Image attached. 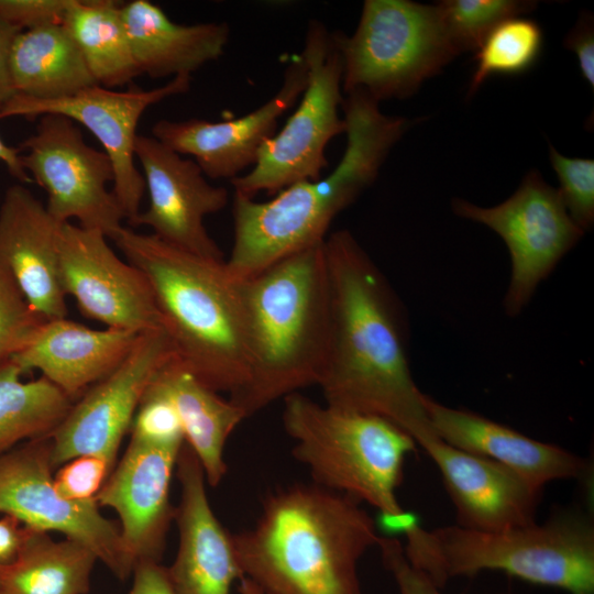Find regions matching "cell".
<instances>
[{"mask_svg":"<svg viewBox=\"0 0 594 594\" xmlns=\"http://www.w3.org/2000/svg\"><path fill=\"white\" fill-rule=\"evenodd\" d=\"M331 324L318 386L324 404L383 417L421 447L438 438L409 365L402 304L351 232L324 240Z\"/></svg>","mask_w":594,"mask_h":594,"instance_id":"cell-1","label":"cell"},{"mask_svg":"<svg viewBox=\"0 0 594 594\" xmlns=\"http://www.w3.org/2000/svg\"><path fill=\"white\" fill-rule=\"evenodd\" d=\"M381 536L361 503L315 483L270 494L232 535L243 576L265 594H362L359 562Z\"/></svg>","mask_w":594,"mask_h":594,"instance_id":"cell-2","label":"cell"},{"mask_svg":"<svg viewBox=\"0 0 594 594\" xmlns=\"http://www.w3.org/2000/svg\"><path fill=\"white\" fill-rule=\"evenodd\" d=\"M341 108L348 142L333 172L292 184L265 202L234 193L233 245L226 264L235 279L323 243L333 219L374 183L411 125L406 118L384 114L376 100L360 91L345 95Z\"/></svg>","mask_w":594,"mask_h":594,"instance_id":"cell-3","label":"cell"},{"mask_svg":"<svg viewBox=\"0 0 594 594\" xmlns=\"http://www.w3.org/2000/svg\"><path fill=\"white\" fill-rule=\"evenodd\" d=\"M147 278L177 363L201 384L235 398L249 376L240 280L224 260L122 227L111 239Z\"/></svg>","mask_w":594,"mask_h":594,"instance_id":"cell-4","label":"cell"},{"mask_svg":"<svg viewBox=\"0 0 594 594\" xmlns=\"http://www.w3.org/2000/svg\"><path fill=\"white\" fill-rule=\"evenodd\" d=\"M240 292L249 376L230 400L248 418L320 381L331 324L324 242L240 280Z\"/></svg>","mask_w":594,"mask_h":594,"instance_id":"cell-5","label":"cell"},{"mask_svg":"<svg viewBox=\"0 0 594 594\" xmlns=\"http://www.w3.org/2000/svg\"><path fill=\"white\" fill-rule=\"evenodd\" d=\"M408 562L439 588L455 576L501 571L569 594H594V526L574 512L502 531L455 526L404 530Z\"/></svg>","mask_w":594,"mask_h":594,"instance_id":"cell-6","label":"cell"},{"mask_svg":"<svg viewBox=\"0 0 594 594\" xmlns=\"http://www.w3.org/2000/svg\"><path fill=\"white\" fill-rule=\"evenodd\" d=\"M283 425L294 458L307 466L312 483L367 503L389 527L404 530L414 521L397 488L417 443L400 427L376 415L318 404L299 392L284 398Z\"/></svg>","mask_w":594,"mask_h":594,"instance_id":"cell-7","label":"cell"},{"mask_svg":"<svg viewBox=\"0 0 594 594\" xmlns=\"http://www.w3.org/2000/svg\"><path fill=\"white\" fill-rule=\"evenodd\" d=\"M342 58V91L377 102L406 98L457 55L437 4L366 0L351 36L333 32Z\"/></svg>","mask_w":594,"mask_h":594,"instance_id":"cell-8","label":"cell"},{"mask_svg":"<svg viewBox=\"0 0 594 594\" xmlns=\"http://www.w3.org/2000/svg\"><path fill=\"white\" fill-rule=\"evenodd\" d=\"M308 70L301 99L278 133L261 147L253 168L230 180L234 193L254 198L275 195L287 186L317 180L328 167V143L345 133L342 106V58L333 32L317 20L308 23L300 53Z\"/></svg>","mask_w":594,"mask_h":594,"instance_id":"cell-9","label":"cell"},{"mask_svg":"<svg viewBox=\"0 0 594 594\" xmlns=\"http://www.w3.org/2000/svg\"><path fill=\"white\" fill-rule=\"evenodd\" d=\"M452 209L504 240L510 256V277L503 305L509 317L524 310L539 284L584 234L570 217L559 190L547 184L538 170L529 172L517 190L497 206L481 207L455 198Z\"/></svg>","mask_w":594,"mask_h":594,"instance_id":"cell-10","label":"cell"},{"mask_svg":"<svg viewBox=\"0 0 594 594\" xmlns=\"http://www.w3.org/2000/svg\"><path fill=\"white\" fill-rule=\"evenodd\" d=\"M25 172L45 190L46 209L59 223L78 226L108 239L123 227L124 213L108 184L114 179L110 158L86 143L73 120L40 117L35 132L20 144Z\"/></svg>","mask_w":594,"mask_h":594,"instance_id":"cell-11","label":"cell"},{"mask_svg":"<svg viewBox=\"0 0 594 594\" xmlns=\"http://www.w3.org/2000/svg\"><path fill=\"white\" fill-rule=\"evenodd\" d=\"M51 435L28 440L0 455V513L29 528L55 531L89 548L119 580L132 575L119 526L97 502L75 503L57 493Z\"/></svg>","mask_w":594,"mask_h":594,"instance_id":"cell-12","label":"cell"},{"mask_svg":"<svg viewBox=\"0 0 594 594\" xmlns=\"http://www.w3.org/2000/svg\"><path fill=\"white\" fill-rule=\"evenodd\" d=\"M190 84V75H179L150 90L114 91L94 85L75 95L51 100L13 96L1 107L0 118L22 116L34 119L59 114L89 130L111 161L112 193L130 221L140 212L145 193V182L136 168L134 154L139 121L148 107L187 92Z\"/></svg>","mask_w":594,"mask_h":594,"instance_id":"cell-13","label":"cell"},{"mask_svg":"<svg viewBox=\"0 0 594 594\" xmlns=\"http://www.w3.org/2000/svg\"><path fill=\"white\" fill-rule=\"evenodd\" d=\"M175 359L165 331L140 334L123 363L73 404L51 433L53 469L79 455L102 458L113 469L144 393Z\"/></svg>","mask_w":594,"mask_h":594,"instance_id":"cell-14","label":"cell"},{"mask_svg":"<svg viewBox=\"0 0 594 594\" xmlns=\"http://www.w3.org/2000/svg\"><path fill=\"white\" fill-rule=\"evenodd\" d=\"M107 239L70 221L62 223L58 252L65 295L75 298L84 316L107 328L139 334L164 331L147 278L122 261Z\"/></svg>","mask_w":594,"mask_h":594,"instance_id":"cell-15","label":"cell"},{"mask_svg":"<svg viewBox=\"0 0 594 594\" xmlns=\"http://www.w3.org/2000/svg\"><path fill=\"white\" fill-rule=\"evenodd\" d=\"M134 154L143 169L148 207L129 224L146 226L155 237L178 249L224 260L204 219L228 205V189L211 185L194 160L184 158L152 135L138 134Z\"/></svg>","mask_w":594,"mask_h":594,"instance_id":"cell-16","label":"cell"},{"mask_svg":"<svg viewBox=\"0 0 594 594\" xmlns=\"http://www.w3.org/2000/svg\"><path fill=\"white\" fill-rule=\"evenodd\" d=\"M183 446L130 439L96 496L99 507L117 513L123 550L133 570L143 561H161L175 518L169 488Z\"/></svg>","mask_w":594,"mask_h":594,"instance_id":"cell-17","label":"cell"},{"mask_svg":"<svg viewBox=\"0 0 594 594\" xmlns=\"http://www.w3.org/2000/svg\"><path fill=\"white\" fill-rule=\"evenodd\" d=\"M307 81V66L299 54L287 65L278 91L250 113L218 122L162 119L153 125L152 136L180 155H191L205 176L232 180L255 164L261 147L275 134L278 119L301 97Z\"/></svg>","mask_w":594,"mask_h":594,"instance_id":"cell-18","label":"cell"},{"mask_svg":"<svg viewBox=\"0 0 594 594\" xmlns=\"http://www.w3.org/2000/svg\"><path fill=\"white\" fill-rule=\"evenodd\" d=\"M180 498L175 508L178 548L166 566L174 594H231L243 578L232 535L215 515L206 491L204 470L184 443L176 465Z\"/></svg>","mask_w":594,"mask_h":594,"instance_id":"cell-19","label":"cell"},{"mask_svg":"<svg viewBox=\"0 0 594 594\" xmlns=\"http://www.w3.org/2000/svg\"><path fill=\"white\" fill-rule=\"evenodd\" d=\"M422 448L438 468L457 513V525L502 531L536 522L541 490L504 465L460 450L440 438Z\"/></svg>","mask_w":594,"mask_h":594,"instance_id":"cell-20","label":"cell"},{"mask_svg":"<svg viewBox=\"0 0 594 594\" xmlns=\"http://www.w3.org/2000/svg\"><path fill=\"white\" fill-rule=\"evenodd\" d=\"M57 222L28 188L9 187L0 205V264L45 320L66 318Z\"/></svg>","mask_w":594,"mask_h":594,"instance_id":"cell-21","label":"cell"},{"mask_svg":"<svg viewBox=\"0 0 594 594\" xmlns=\"http://www.w3.org/2000/svg\"><path fill=\"white\" fill-rule=\"evenodd\" d=\"M436 435L460 450L495 461L531 486L558 480H584L588 462L556 444L541 442L475 413L440 404L426 395Z\"/></svg>","mask_w":594,"mask_h":594,"instance_id":"cell-22","label":"cell"},{"mask_svg":"<svg viewBox=\"0 0 594 594\" xmlns=\"http://www.w3.org/2000/svg\"><path fill=\"white\" fill-rule=\"evenodd\" d=\"M139 337L121 329H91L67 318L45 320L11 362L23 374L41 371L74 402L114 372Z\"/></svg>","mask_w":594,"mask_h":594,"instance_id":"cell-23","label":"cell"},{"mask_svg":"<svg viewBox=\"0 0 594 594\" xmlns=\"http://www.w3.org/2000/svg\"><path fill=\"white\" fill-rule=\"evenodd\" d=\"M121 15L138 68L151 78L191 76L218 59L230 37L226 22L178 24L147 0L121 4Z\"/></svg>","mask_w":594,"mask_h":594,"instance_id":"cell-24","label":"cell"},{"mask_svg":"<svg viewBox=\"0 0 594 594\" xmlns=\"http://www.w3.org/2000/svg\"><path fill=\"white\" fill-rule=\"evenodd\" d=\"M152 384L175 406L185 442L198 459L206 482L212 487L218 486L227 473V441L246 419L244 413L230 399L201 384L176 359L156 375Z\"/></svg>","mask_w":594,"mask_h":594,"instance_id":"cell-25","label":"cell"},{"mask_svg":"<svg viewBox=\"0 0 594 594\" xmlns=\"http://www.w3.org/2000/svg\"><path fill=\"white\" fill-rule=\"evenodd\" d=\"M14 96L36 100L68 97L97 85L62 23L22 30L10 53Z\"/></svg>","mask_w":594,"mask_h":594,"instance_id":"cell-26","label":"cell"},{"mask_svg":"<svg viewBox=\"0 0 594 594\" xmlns=\"http://www.w3.org/2000/svg\"><path fill=\"white\" fill-rule=\"evenodd\" d=\"M30 528L14 561L0 565V594H87L96 554L86 546Z\"/></svg>","mask_w":594,"mask_h":594,"instance_id":"cell-27","label":"cell"},{"mask_svg":"<svg viewBox=\"0 0 594 594\" xmlns=\"http://www.w3.org/2000/svg\"><path fill=\"white\" fill-rule=\"evenodd\" d=\"M62 24L79 48L97 85L111 89L141 75L119 2L72 0Z\"/></svg>","mask_w":594,"mask_h":594,"instance_id":"cell-28","label":"cell"},{"mask_svg":"<svg viewBox=\"0 0 594 594\" xmlns=\"http://www.w3.org/2000/svg\"><path fill=\"white\" fill-rule=\"evenodd\" d=\"M22 375L11 361L0 369V455L24 440L50 436L74 404L45 377L23 382Z\"/></svg>","mask_w":594,"mask_h":594,"instance_id":"cell-29","label":"cell"},{"mask_svg":"<svg viewBox=\"0 0 594 594\" xmlns=\"http://www.w3.org/2000/svg\"><path fill=\"white\" fill-rule=\"evenodd\" d=\"M543 44L539 24L516 16L495 26L476 50V68L469 95L493 75H517L527 72L538 59Z\"/></svg>","mask_w":594,"mask_h":594,"instance_id":"cell-30","label":"cell"},{"mask_svg":"<svg viewBox=\"0 0 594 594\" xmlns=\"http://www.w3.org/2000/svg\"><path fill=\"white\" fill-rule=\"evenodd\" d=\"M535 1L444 0L437 3L444 28L459 54L477 50L485 36L505 20L536 8Z\"/></svg>","mask_w":594,"mask_h":594,"instance_id":"cell-31","label":"cell"},{"mask_svg":"<svg viewBox=\"0 0 594 594\" xmlns=\"http://www.w3.org/2000/svg\"><path fill=\"white\" fill-rule=\"evenodd\" d=\"M44 321L0 264V369L29 344Z\"/></svg>","mask_w":594,"mask_h":594,"instance_id":"cell-32","label":"cell"},{"mask_svg":"<svg viewBox=\"0 0 594 594\" xmlns=\"http://www.w3.org/2000/svg\"><path fill=\"white\" fill-rule=\"evenodd\" d=\"M549 148L562 201L572 220L585 232L594 222V161L566 157L552 145Z\"/></svg>","mask_w":594,"mask_h":594,"instance_id":"cell-33","label":"cell"},{"mask_svg":"<svg viewBox=\"0 0 594 594\" xmlns=\"http://www.w3.org/2000/svg\"><path fill=\"white\" fill-rule=\"evenodd\" d=\"M131 439L160 446H183L184 430L170 399L152 383L144 393L131 427Z\"/></svg>","mask_w":594,"mask_h":594,"instance_id":"cell-34","label":"cell"},{"mask_svg":"<svg viewBox=\"0 0 594 594\" xmlns=\"http://www.w3.org/2000/svg\"><path fill=\"white\" fill-rule=\"evenodd\" d=\"M112 470L102 458L79 455L58 466L53 475L54 485L59 496L69 502H96Z\"/></svg>","mask_w":594,"mask_h":594,"instance_id":"cell-35","label":"cell"},{"mask_svg":"<svg viewBox=\"0 0 594 594\" xmlns=\"http://www.w3.org/2000/svg\"><path fill=\"white\" fill-rule=\"evenodd\" d=\"M376 547L381 551L385 568L396 582L399 594H440V588L408 562L399 540L381 537Z\"/></svg>","mask_w":594,"mask_h":594,"instance_id":"cell-36","label":"cell"},{"mask_svg":"<svg viewBox=\"0 0 594 594\" xmlns=\"http://www.w3.org/2000/svg\"><path fill=\"white\" fill-rule=\"evenodd\" d=\"M72 0H0V19L22 30L62 23Z\"/></svg>","mask_w":594,"mask_h":594,"instance_id":"cell-37","label":"cell"},{"mask_svg":"<svg viewBox=\"0 0 594 594\" xmlns=\"http://www.w3.org/2000/svg\"><path fill=\"white\" fill-rule=\"evenodd\" d=\"M564 46L575 53L583 77L594 87V21L583 13L564 40Z\"/></svg>","mask_w":594,"mask_h":594,"instance_id":"cell-38","label":"cell"},{"mask_svg":"<svg viewBox=\"0 0 594 594\" xmlns=\"http://www.w3.org/2000/svg\"><path fill=\"white\" fill-rule=\"evenodd\" d=\"M127 594H174L166 566L156 561L140 562L133 570Z\"/></svg>","mask_w":594,"mask_h":594,"instance_id":"cell-39","label":"cell"},{"mask_svg":"<svg viewBox=\"0 0 594 594\" xmlns=\"http://www.w3.org/2000/svg\"><path fill=\"white\" fill-rule=\"evenodd\" d=\"M30 528L18 518L3 514L0 517V565L16 559L28 538Z\"/></svg>","mask_w":594,"mask_h":594,"instance_id":"cell-40","label":"cell"},{"mask_svg":"<svg viewBox=\"0 0 594 594\" xmlns=\"http://www.w3.org/2000/svg\"><path fill=\"white\" fill-rule=\"evenodd\" d=\"M20 31L19 28L0 19V107L14 96L10 74V53Z\"/></svg>","mask_w":594,"mask_h":594,"instance_id":"cell-41","label":"cell"},{"mask_svg":"<svg viewBox=\"0 0 594 594\" xmlns=\"http://www.w3.org/2000/svg\"><path fill=\"white\" fill-rule=\"evenodd\" d=\"M0 161L7 166L9 173L13 177L18 178L21 182L30 180V176L25 172L21 163L20 150L7 145L2 141L1 136H0Z\"/></svg>","mask_w":594,"mask_h":594,"instance_id":"cell-42","label":"cell"},{"mask_svg":"<svg viewBox=\"0 0 594 594\" xmlns=\"http://www.w3.org/2000/svg\"><path fill=\"white\" fill-rule=\"evenodd\" d=\"M238 590L240 594H265L251 580L244 576L239 581Z\"/></svg>","mask_w":594,"mask_h":594,"instance_id":"cell-43","label":"cell"}]
</instances>
